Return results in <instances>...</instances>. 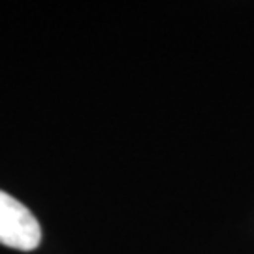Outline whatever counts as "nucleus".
<instances>
[{
	"label": "nucleus",
	"instance_id": "nucleus-1",
	"mask_svg": "<svg viewBox=\"0 0 254 254\" xmlns=\"http://www.w3.org/2000/svg\"><path fill=\"white\" fill-rule=\"evenodd\" d=\"M42 239V228L21 201L0 190V243L19 251H34Z\"/></svg>",
	"mask_w": 254,
	"mask_h": 254
}]
</instances>
